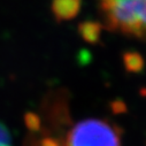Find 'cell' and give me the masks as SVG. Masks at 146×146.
<instances>
[{
    "mask_svg": "<svg viewBox=\"0 0 146 146\" xmlns=\"http://www.w3.org/2000/svg\"><path fill=\"white\" fill-rule=\"evenodd\" d=\"M105 22L113 31L146 39V0H99Z\"/></svg>",
    "mask_w": 146,
    "mask_h": 146,
    "instance_id": "obj_1",
    "label": "cell"
},
{
    "mask_svg": "<svg viewBox=\"0 0 146 146\" xmlns=\"http://www.w3.org/2000/svg\"><path fill=\"white\" fill-rule=\"evenodd\" d=\"M66 146H121V135L106 120L88 119L69 130Z\"/></svg>",
    "mask_w": 146,
    "mask_h": 146,
    "instance_id": "obj_2",
    "label": "cell"
},
{
    "mask_svg": "<svg viewBox=\"0 0 146 146\" xmlns=\"http://www.w3.org/2000/svg\"><path fill=\"white\" fill-rule=\"evenodd\" d=\"M81 8V0H53L52 11L59 20L72 19Z\"/></svg>",
    "mask_w": 146,
    "mask_h": 146,
    "instance_id": "obj_3",
    "label": "cell"
},
{
    "mask_svg": "<svg viewBox=\"0 0 146 146\" xmlns=\"http://www.w3.org/2000/svg\"><path fill=\"white\" fill-rule=\"evenodd\" d=\"M123 63H124V67H125L127 71L133 72V74L140 72L144 69V66H145L144 58L137 52H127V53H124L123 54Z\"/></svg>",
    "mask_w": 146,
    "mask_h": 146,
    "instance_id": "obj_4",
    "label": "cell"
},
{
    "mask_svg": "<svg viewBox=\"0 0 146 146\" xmlns=\"http://www.w3.org/2000/svg\"><path fill=\"white\" fill-rule=\"evenodd\" d=\"M81 32L83 35V37L91 43H97L99 37H100V32H101V27L98 23L94 22H89L84 23L81 28Z\"/></svg>",
    "mask_w": 146,
    "mask_h": 146,
    "instance_id": "obj_5",
    "label": "cell"
},
{
    "mask_svg": "<svg viewBox=\"0 0 146 146\" xmlns=\"http://www.w3.org/2000/svg\"><path fill=\"white\" fill-rule=\"evenodd\" d=\"M0 146H12V139L8 130L0 123Z\"/></svg>",
    "mask_w": 146,
    "mask_h": 146,
    "instance_id": "obj_6",
    "label": "cell"
},
{
    "mask_svg": "<svg viewBox=\"0 0 146 146\" xmlns=\"http://www.w3.org/2000/svg\"><path fill=\"white\" fill-rule=\"evenodd\" d=\"M114 112H116V113L125 112V105L123 102H121V101H116L114 104Z\"/></svg>",
    "mask_w": 146,
    "mask_h": 146,
    "instance_id": "obj_7",
    "label": "cell"
}]
</instances>
